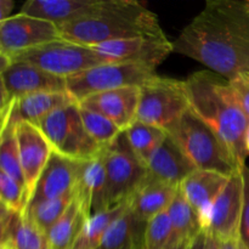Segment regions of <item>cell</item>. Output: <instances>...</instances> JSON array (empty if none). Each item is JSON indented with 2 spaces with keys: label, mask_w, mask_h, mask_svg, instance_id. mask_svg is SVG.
I'll list each match as a JSON object with an SVG mask.
<instances>
[{
  "label": "cell",
  "mask_w": 249,
  "mask_h": 249,
  "mask_svg": "<svg viewBox=\"0 0 249 249\" xmlns=\"http://www.w3.org/2000/svg\"><path fill=\"white\" fill-rule=\"evenodd\" d=\"M184 82L190 109L220 136L245 167L249 156L246 147L249 117L233 96L228 79L207 70L195 72Z\"/></svg>",
  "instance_id": "cell-1"
},
{
  "label": "cell",
  "mask_w": 249,
  "mask_h": 249,
  "mask_svg": "<svg viewBox=\"0 0 249 249\" xmlns=\"http://www.w3.org/2000/svg\"><path fill=\"white\" fill-rule=\"evenodd\" d=\"M173 45L174 53L202 63L228 80L249 72V46L236 38L207 5L182 29Z\"/></svg>",
  "instance_id": "cell-2"
},
{
  "label": "cell",
  "mask_w": 249,
  "mask_h": 249,
  "mask_svg": "<svg viewBox=\"0 0 249 249\" xmlns=\"http://www.w3.org/2000/svg\"><path fill=\"white\" fill-rule=\"evenodd\" d=\"M58 31L66 40L90 48L123 39L167 36L157 15L135 0H111L101 14L62 24Z\"/></svg>",
  "instance_id": "cell-3"
},
{
  "label": "cell",
  "mask_w": 249,
  "mask_h": 249,
  "mask_svg": "<svg viewBox=\"0 0 249 249\" xmlns=\"http://www.w3.org/2000/svg\"><path fill=\"white\" fill-rule=\"evenodd\" d=\"M167 133L197 169L211 170L228 178L242 170L243 167L220 136L191 109L168 129Z\"/></svg>",
  "instance_id": "cell-4"
},
{
  "label": "cell",
  "mask_w": 249,
  "mask_h": 249,
  "mask_svg": "<svg viewBox=\"0 0 249 249\" xmlns=\"http://www.w3.org/2000/svg\"><path fill=\"white\" fill-rule=\"evenodd\" d=\"M38 126L53 146V152L70 160L87 162L105 151L85 130L78 104L56 109Z\"/></svg>",
  "instance_id": "cell-5"
},
{
  "label": "cell",
  "mask_w": 249,
  "mask_h": 249,
  "mask_svg": "<svg viewBox=\"0 0 249 249\" xmlns=\"http://www.w3.org/2000/svg\"><path fill=\"white\" fill-rule=\"evenodd\" d=\"M140 88L138 121L142 123L167 131L190 109L184 80L156 74Z\"/></svg>",
  "instance_id": "cell-6"
},
{
  "label": "cell",
  "mask_w": 249,
  "mask_h": 249,
  "mask_svg": "<svg viewBox=\"0 0 249 249\" xmlns=\"http://www.w3.org/2000/svg\"><path fill=\"white\" fill-rule=\"evenodd\" d=\"M10 60L27 62L61 78H68L95 66L111 61L97 53L94 48L58 39L53 43L17 53Z\"/></svg>",
  "instance_id": "cell-7"
},
{
  "label": "cell",
  "mask_w": 249,
  "mask_h": 249,
  "mask_svg": "<svg viewBox=\"0 0 249 249\" xmlns=\"http://www.w3.org/2000/svg\"><path fill=\"white\" fill-rule=\"evenodd\" d=\"M156 70L138 63L109 62L66 78L67 92L77 104L88 96L123 87H141L152 79Z\"/></svg>",
  "instance_id": "cell-8"
},
{
  "label": "cell",
  "mask_w": 249,
  "mask_h": 249,
  "mask_svg": "<svg viewBox=\"0 0 249 249\" xmlns=\"http://www.w3.org/2000/svg\"><path fill=\"white\" fill-rule=\"evenodd\" d=\"M104 160L107 174V204L113 207L130 198L147 177V169L131 150L124 133L104 151Z\"/></svg>",
  "instance_id": "cell-9"
},
{
  "label": "cell",
  "mask_w": 249,
  "mask_h": 249,
  "mask_svg": "<svg viewBox=\"0 0 249 249\" xmlns=\"http://www.w3.org/2000/svg\"><path fill=\"white\" fill-rule=\"evenodd\" d=\"M245 182L242 170L229 178L225 187L202 216V230L218 241L240 238Z\"/></svg>",
  "instance_id": "cell-10"
},
{
  "label": "cell",
  "mask_w": 249,
  "mask_h": 249,
  "mask_svg": "<svg viewBox=\"0 0 249 249\" xmlns=\"http://www.w3.org/2000/svg\"><path fill=\"white\" fill-rule=\"evenodd\" d=\"M58 39V27L39 17L19 12L0 22V55L9 58Z\"/></svg>",
  "instance_id": "cell-11"
},
{
  "label": "cell",
  "mask_w": 249,
  "mask_h": 249,
  "mask_svg": "<svg viewBox=\"0 0 249 249\" xmlns=\"http://www.w3.org/2000/svg\"><path fill=\"white\" fill-rule=\"evenodd\" d=\"M1 78V108L27 95L44 91H67L65 78L57 77L36 66L14 61L4 71Z\"/></svg>",
  "instance_id": "cell-12"
},
{
  "label": "cell",
  "mask_w": 249,
  "mask_h": 249,
  "mask_svg": "<svg viewBox=\"0 0 249 249\" xmlns=\"http://www.w3.org/2000/svg\"><path fill=\"white\" fill-rule=\"evenodd\" d=\"M95 50L111 62L138 63L156 68L174 53V45L167 36L164 38H140L123 39V40L109 41L92 46Z\"/></svg>",
  "instance_id": "cell-13"
},
{
  "label": "cell",
  "mask_w": 249,
  "mask_h": 249,
  "mask_svg": "<svg viewBox=\"0 0 249 249\" xmlns=\"http://www.w3.org/2000/svg\"><path fill=\"white\" fill-rule=\"evenodd\" d=\"M15 130L18 143L22 170L26 179L27 195L31 201L36 182L48 165L53 150L39 126L22 122L17 124Z\"/></svg>",
  "instance_id": "cell-14"
},
{
  "label": "cell",
  "mask_w": 249,
  "mask_h": 249,
  "mask_svg": "<svg viewBox=\"0 0 249 249\" xmlns=\"http://www.w3.org/2000/svg\"><path fill=\"white\" fill-rule=\"evenodd\" d=\"M140 97L141 88L131 85L91 95L78 105L107 117L124 133L138 121Z\"/></svg>",
  "instance_id": "cell-15"
},
{
  "label": "cell",
  "mask_w": 249,
  "mask_h": 249,
  "mask_svg": "<svg viewBox=\"0 0 249 249\" xmlns=\"http://www.w3.org/2000/svg\"><path fill=\"white\" fill-rule=\"evenodd\" d=\"M77 104L67 91H44L17 99L1 108V129L22 122L38 126L49 114L61 107Z\"/></svg>",
  "instance_id": "cell-16"
},
{
  "label": "cell",
  "mask_w": 249,
  "mask_h": 249,
  "mask_svg": "<svg viewBox=\"0 0 249 249\" xmlns=\"http://www.w3.org/2000/svg\"><path fill=\"white\" fill-rule=\"evenodd\" d=\"M109 2L111 0H28L23 4L21 12L60 27L101 14Z\"/></svg>",
  "instance_id": "cell-17"
},
{
  "label": "cell",
  "mask_w": 249,
  "mask_h": 249,
  "mask_svg": "<svg viewBox=\"0 0 249 249\" xmlns=\"http://www.w3.org/2000/svg\"><path fill=\"white\" fill-rule=\"evenodd\" d=\"M82 162L53 152L41 173L29 203L53 199L74 194Z\"/></svg>",
  "instance_id": "cell-18"
},
{
  "label": "cell",
  "mask_w": 249,
  "mask_h": 249,
  "mask_svg": "<svg viewBox=\"0 0 249 249\" xmlns=\"http://www.w3.org/2000/svg\"><path fill=\"white\" fill-rule=\"evenodd\" d=\"M148 179L179 187L197 169L177 142L167 136L146 164Z\"/></svg>",
  "instance_id": "cell-19"
},
{
  "label": "cell",
  "mask_w": 249,
  "mask_h": 249,
  "mask_svg": "<svg viewBox=\"0 0 249 249\" xmlns=\"http://www.w3.org/2000/svg\"><path fill=\"white\" fill-rule=\"evenodd\" d=\"M0 249H49L46 233L26 214L0 203Z\"/></svg>",
  "instance_id": "cell-20"
},
{
  "label": "cell",
  "mask_w": 249,
  "mask_h": 249,
  "mask_svg": "<svg viewBox=\"0 0 249 249\" xmlns=\"http://www.w3.org/2000/svg\"><path fill=\"white\" fill-rule=\"evenodd\" d=\"M106 190L107 174L102 152L94 160L82 162L75 186V198L89 218L109 208L106 199Z\"/></svg>",
  "instance_id": "cell-21"
},
{
  "label": "cell",
  "mask_w": 249,
  "mask_h": 249,
  "mask_svg": "<svg viewBox=\"0 0 249 249\" xmlns=\"http://www.w3.org/2000/svg\"><path fill=\"white\" fill-rule=\"evenodd\" d=\"M178 189L179 187L156 181L146 177L142 184L128 199L129 207L134 216L140 223L147 225L151 219L167 211L177 195Z\"/></svg>",
  "instance_id": "cell-22"
},
{
  "label": "cell",
  "mask_w": 249,
  "mask_h": 249,
  "mask_svg": "<svg viewBox=\"0 0 249 249\" xmlns=\"http://www.w3.org/2000/svg\"><path fill=\"white\" fill-rule=\"evenodd\" d=\"M228 180V177L219 173L196 169L180 185V190L197 212L199 220L223 191Z\"/></svg>",
  "instance_id": "cell-23"
},
{
  "label": "cell",
  "mask_w": 249,
  "mask_h": 249,
  "mask_svg": "<svg viewBox=\"0 0 249 249\" xmlns=\"http://www.w3.org/2000/svg\"><path fill=\"white\" fill-rule=\"evenodd\" d=\"M129 202V201H128ZM146 224L134 216L130 207L114 220L97 249H142Z\"/></svg>",
  "instance_id": "cell-24"
},
{
  "label": "cell",
  "mask_w": 249,
  "mask_h": 249,
  "mask_svg": "<svg viewBox=\"0 0 249 249\" xmlns=\"http://www.w3.org/2000/svg\"><path fill=\"white\" fill-rule=\"evenodd\" d=\"M167 212L172 223L174 245L190 242L192 238L203 231L198 214L189 203L180 187Z\"/></svg>",
  "instance_id": "cell-25"
},
{
  "label": "cell",
  "mask_w": 249,
  "mask_h": 249,
  "mask_svg": "<svg viewBox=\"0 0 249 249\" xmlns=\"http://www.w3.org/2000/svg\"><path fill=\"white\" fill-rule=\"evenodd\" d=\"M88 219H90L89 215L74 196L62 218L46 232L49 249H72Z\"/></svg>",
  "instance_id": "cell-26"
},
{
  "label": "cell",
  "mask_w": 249,
  "mask_h": 249,
  "mask_svg": "<svg viewBox=\"0 0 249 249\" xmlns=\"http://www.w3.org/2000/svg\"><path fill=\"white\" fill-rule=\"evenodd\" d=\"M128 201L122 202L113 207L105 209L94 214L85 223L82 232L78 236L77 241L73 245L72 249H97L101 245L105 235L111 228L117 218L123 213L128 207Z\"/></svg>",
  "instance_id": "cell-27"
},
{
  "label": "cell",
  "mask_w": 249,
  "mask_h": 249,
  "mask_svg": "<svg viewBox=\"0 0 249 249\" xmlns=\"http://www.w3.org/2000/svg\"><path fill=\"white\" fill-rule=\"evenodd\" d=\"M206 5L220 17L236 38L249 46V6L247 1L209 0Z\"/></svg>",
  "instance_id": "cell-28"
},
{
  "label": "cell",
  "mask_w": 249,
  "mask_h": 249,
  "mask_svg": "<svg viewBox=\"0 0 249 249\" xmlns=\"http://www.w3.org/2000/svg\"><path fill=\"white\" fill-rule=\"evenodd\" d=\"M124 134L131 150L145 165L147 164L153 152L162 145L168 136L164 129L140 121H136L128 130L124 131Z\"/></svg>",
  "instance_id": "cell-29"
},
{
  "label": "cell",
  "mask_w": 249,
  "mask_h": 249,
  "mask_svg": "<svg viewBox=\"0 0 249 249\" xmlns=\"http://www.w3.org/2000/svg\"><path fill=\"white\" fill-rule=\"evenodd\" d=\"M74 196L75 194H72L60 198L33 202L28 204L24 214L33 221V224H36L41 231L46 233L62 218L74 199Z\"/></svg>",
  "instance_id": "cell-30"
},
{
  "label": "cell",
  "mask_w": 249,
  "mask_h": 249,
  "mask_svg": "<svg viewBox=\"0 0 249 249\" xmlns=\"http://www.w3.org/2000/svg\"><path fill=\"white\" fill-rule=\"evenodd\" d=\"M15 128L16 125H7L6 128L1 129V134H0V172L16 180L21 186L26 189L27 192L26 179H24L21 160H19L18 143H17Z\"/></svg>",
  "instance_id": "cell-31"
},
{
  "label": "cell",
  "mask_w": 249,
  "mask_h": 249,
  "mask_svg": "<svg viewBox=\"0 0 249 249\" xmlns=\"http://www.w3.org/2000/svg\"><path fill=\"white\" fill-rule=\"evenodd\" d=\"M78 108H79L80 118L84 124L85 130L102 150H106L107 147L113 145L118 140L119 136L123 134V131L113 122L109 121L107 117L102 116L101 113L84 108L79 105H78Z\"/></svg>",
  "instance_id": "cell-32"
},
{
  "label": "cell",
  "mask_w": 249,
  "mask_h": 249,
  "mask_svg": "<svg viewBox=\"0 0 249 249\" xmlns=\"http://www.w3.org/2000/svg\"><path fill=\"white\" fill-rule=\"evenodd\" d=\"M174 246L179 245H174L172 223L168 212L164 211L151 219L146 225L142 249H168Z\"/></svg>",
  "instance_id": "cell-33"
},
{
  "label": "cell",
  "mask_w": 249,
  "mask_h": 249,
  "mask_svg": "<svg viewBox=\"0 0 249 249\" xmlns=\"http://www.w3.org/2000/svg\"><path fill=\"white\" fill-rule=\"evenodd\" d=\"M0 203L16 213L23 214L29 203L26 189L16 180L0 172Z\"/></svg>",
  "instance_id": "cell-34"
},
{
  "label": "cell",
  "mask_w": 249,
  "mask_h": 249,
  "mask_svg": "<svg viewBox=\"0 0 249 249\" xmlns=\"http://www.w3.org/2000/svg\"><path fill=\"white\" fill-rule=\"evenodd\" d=\"M233 96L249 117V72H242L228 80Z\"/></svg>",
  "instance_id": "cell-35"
},
{
  "label": "cell",
  "mask_w": 249,
  "mask_h": 249,
  "mask_svg": "<svg viewBox=\"0 0 249 249\" xmlns=\"http://www.w3.org/2000/svg\"><path fill=\"white\" fill-rule=\"evenodd\" d=\"M243 182H245V197H243V211L240 225V241L249 249V168H242Z\"/></svg>",
  "instance_id": "cell-36"
},
{
  "label": "cell",
  "mask_w": 249,
  "mask_h": 249,
  "mask_svg": "<svg viewBox=\"0 0 249 249\" xmlns=\"http://www.w3.org/2000/svg\"><path fill=\"white\" fill-rule=\"evenodd\" d=\"M14 1L12 0H0V22L5 21L11 17V11L14 9Z\"/></svg>",
  "instance_id": "cell-37"
},
{
  "label": "cell",
  "mask_w": 249,
  "mask_h": 249,
  "mask_svg": "<svg viewBox=\"0 0 249 249\" xmlns=\"http://www.w3.org/2000/svg\"><path fill=\"white\" fill-rule=\"evenodd\" d=\"M204 243H206V233L202 231L187 243L185 249H204Z\"/></svg>",
  "instance_id": "cell-38"
},
{
  "label": "cell",
  "mask_w": 249,
  "mask_h": 249,
  "mask_svg": "<svg viewBox=\"0 0 249 249\" xmlns=\"http://www.w3.org/2000/svg\"><path fill=\"white\" fill-rule=\"evenodd\" d=\"M219 247L220 249H240V238L219 241Z\"/></svg>",
  "instance_id": "cell-39"
},
{
  "label": "cell",
  "mask_w": 249,
  "mask_h": 249,
  "mask_svg": "<svg viewBox=\"0 0 249 249\" xmlns=\"http://www.w3.org/2000/svg\"><path fill=\"white\" fill-rule=\"evenodd\" d=\"M204 249H220L219 247V241L212 236L206 235V243H204Z\"/></svg>",
  "instance_id": "cell-40"
},
{
  "label": "cell",
  "mask_w": 249,
  "mask_h": 249,
  "mask_svg": "<svg viewBox=\"0 0 249 249\" xmlns=\"http://www.w3.org/2000/svg\"><path fill=\"white\" fill-rule=\"evenodd\" d=\"M189 243V242H187ZM187 243H182V245H179V246H174V247H170L168 249H185V247H186Z\"/></svg>",
  "instance_id": "cell-41"
},
{
  "label": "cell",
  "mask_w": 249,
  "mask_h": 249,
  "mask_svg": "<svg viewBox=\"0 0 249 249\" xmlns=\"http://www.w3.org/2000/svg\"><path fill=\"white\" fill-rule=\"evenodd\" d=\"M246 147H247L248 152H249V126L247 130V135H246Z\"/></svg>",
  "instance_id": "cell-42"
},
{
  "label": "cell",
  "mask_w": 249,
  "mask_h": 249,
  "mask_svg": "<svg viewBox=\"0 0 249 249\" xmlns=\"http://www.w3.org/2000/svg\"><path fill=\"white\" fill-rule=\"evenodd\" d=\"M240 249H247V247H246V246L243 245V243L241 242V241H240Z\"/></svg>",
  "instance_id": "cell-43"
},
{
  "label": "cell",
  "mask_w": 249,
  "mask_h": 249,
  "mask_svg": "<svg viewBox=\"0 0 249 249\" xmlns=\"http://www.w3.org/2000/svg\"><path fill=\"white\" fill-rule=\"evenodd\" d=\"M246 1H247V5L249 6V0H246Z\"/></svg>",
  "instance_id": "cell-44"
}]
</instances>
